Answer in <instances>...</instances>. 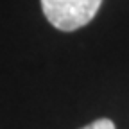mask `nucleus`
<instances>
[{
    "label": "nucleus",
    "instance_id": "obj_1",
    "mask_svg": "<svg viewBox=\"0 0 129 129\" xmlns=\"http://www.w3.org/2000/svg\"><path fill=\"white\" fill-rule=\"evenodd\" d=\"M102 0H41L47 20L56 29L70 32L93 20Z\"/></svg>",
    "mask_w": 129,
    "mask_h": 129
},
{
    "label": "nucleus",
    "instance_id": "obj_2",
    "mask_svg": "<svg viewBox=\"0 0 129 129\" xmlns=\"http://www.w3.org/2000/svg\"><path fill=\"white\" fill-rule=\"evenodd\" d=\"M81 129H115V124H113L109 118H99V120H95V122L81 127Z\"/></svg>",
    "mask_w": 129,
    "mask_h": 129
}]
</instances>
